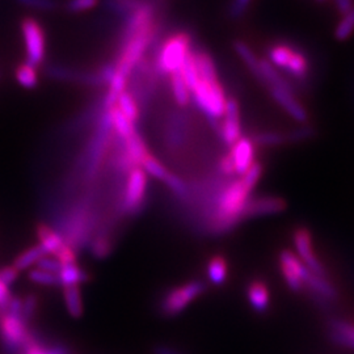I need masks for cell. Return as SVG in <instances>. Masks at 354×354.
Here are the masks:
<instances>
[{"mask_svg":"<svg viewBox=\"0 0 354 354\" xmlns=\"http://www.w3.org/2000/svg\"><path fill=\"white\" fill-rule=\"evenodd\" d=\"M254 187L250 180L241 176L223 189L218 197L212 222L215 232H226L244 219V210Z\"/></svg>","mask_w":354,"mask_h":354,"instance_id":"cell-1","label":"cell"},{"mask_svg":"<svg viewBox=\"0 0 354 354\" xmlns=\"http://www.w3.org/2000/svg\"><path fill=\"white\" fill-rule=\"evenodd\" d=\"M192 37L187 32L169 36L160 46L156 57V70L163 75L178 73L192 53Z\"/></svg>","mask_w":354,"mask_h":354,"instance_id":"cell-2","label":"cell"},{"mask_svg":"<svg viewBox=\"0 0 354 354\" xmlns=\"http://www.w3.org/2000/svg\"><path fill=\"white\" fill-rule=\"evenodd\" d=\"M190 93L197 104V106L210 120L222 118L226 109L227 96L218 80L198 79L197 83L190 89Z\"/></svg>","mask_w":354,"mask_h":354,"instance_id":"cell-3","label":"cell"},{"mask_svg":"<svg viewBox=\"0 0 354 354\" xmlns=\"http://www.w3.org/2000/svg\"><path fill=\"white\" fill-rule=\"evenodd\" d=\"M268 61L276 68L285 70L297 79H304L310 71V62L304 51L288 42H276L268 49Z\"/></svg>","mask_w":354,"mask_h":354,"instance_id":"cell-4","label":"cell"},{"mask_svg":"<svg viewBox=\"0 0 354 354\" xmlns=\"http://www.w3.org/2000/svg\"><path fill=\"white\" fill-rule=\"evenodd\" d=\"M28 329V322L20 315L3 313L0 315V339L10 351H20L33 340Z\"/></svg>","mask_w":354,"mask_h":354,"instance_id":"cell-5","label":"cell"},{"mask_svg":"<svg viewBox=\"0 0 354 354\" xmlns=\"http://www.w3.org/2000/svg\"><path fill=\"white\" fill-rule=\"evenodd\" d=\"M205 291L203 281H190L168 291L162 301L160 310L165 317H176L181 314L194 299H197Z\"/></svg>","mask_w":354,"mask_h":354,"instance_id":"cell-6","label":"cell"},{"mask_svg":"<svg viewBox=\"0 0 354 354\" xmlns=\"http://www.w3.org/2000/svg\"><path fill=\"white\" fill-rule=\"evenodd\" d=\"M147 194V175L140 167L127 172V184L122 197V212L127 215L140 213Z\"/></svg>","mask_w":354,"mask_h":354,"instance_id":"cell-7","label":"cell"},{"mask_svg":"<svg viewBox=\"0 0 354 354\" xmlns=\"http://www.w3.org/2000/svg\"><path fill=\"white\" fill-rule=\"evenodd\" d=\"M21 35L26 45V62L37 67L44 62L46 54L44 29L36 19L26 17L21 21Z\"/></svg>","mask_w":354,"mask_h":354,"instance_id":"cell-8","label":"cell"},{"mask_svg":"<svg viewBox=\"0 0 354 354\" xmlns=\"http://www.w3.org/2000/svg\"><path fill=\"white\" fill-rule=\"evenodd\" d=\"M292 241L297 250V256L304 263V266L317 276L326 277V269L317 260L310 231L304 227L297 228L292 234Z\"/></svg>","mask_w":354,"mask_h":354,"instance_id":"cell-9","label":"cell"},{"mask_svg":"<svg viewBox=\"0 0 354 354\" xmlns=\"http://www.w3.org/2000/svg\"><path fill=\"white\" fill-rule=\"evenodd\" d=\"M279 269L282 277L291 290L299 291L304 288V276L307 268L298 259V256L291 251H281L279 253Z\"/></svg>","mask_w":354,"mask_h":354,"instance_id":"cell-10","label":"cell"},{"mask_svg":"<svg viewBox=\"0 0 354 354\" xmlns=\"http://www.w3.org/2000/svg\"><path fill=\"white\" fill-rule=\"evenodd\" d=\"M221 136L228 146H232L241 138V113L238 102L232 97L227 99L223 121L221 125Z\"/></svg>","mask_w":354,"mask_h":354,"instance_id":"cell-11","label":"cell"},{"mask_svg":"<svg viewBox=\"0 0 354 354\" xmlns=\"http://www.w3.org/2000/svg\"><path fill=\"white\" fill-rule=\"evenodd\" d=\"M254 146L253 140L245 137H241L231 146V152L228 155L234 163L236 175L243 176L254 165Z\"/></svg>","mask_w":354,"mask_h":354,"instance_id":"cell-12","label":"cell"},{"mask_svg":"<svg viewBox=\"0 0 354 354\" xmlns=\"http://www.w3.org/2000/svg\"><path fill=\"white\" fill-rule=\"evenodd\" d=\"M272 97L279 106L297 122L304 124L308 120V113L304 105L297 100L291 88H269Z\"/></svg>","mask_w":354,"mask_h":354,"instance_id":"cell-13","label":"cell"},{"mask_svg":"<svg viewBox=\"0 0 354 354\" xmlns=\"http://www.w3.org/2000/svg\"><path fill=\"white\" fill-rule=\"evenodd\" d=\"M286 201L279 197H259L253 198L247 203L244 210V218L261 216V215L279 214L286 209Z\"/></svg>","mask_w":354,"mask_h":354,"instance_id":"cell-14","label":"cell"},{"mask_svg":"<svg viewBox=\"0 0 354 354\" xmlns=\"http://www.w3.org/2000/svg\"><path fill=\"white\" fill-rule=\"evenodd\" d=\"M36 234H37L38 244L44 248V251L46 252V254L53 256L55 259L68 245L64 241V236H62L61 232H58L57 230L51 228L50 226H48L45 223L38 225Z\"/></svg>","mask_w":354,"mask_h":354,"instance_id":"cell-15","label":"cell"},{"mask_svg":"<svg viewBox=\"0 0 354 354\" xmlns=\"http://www.w3.org/2000/svg\"><path fill=\"white\" fill-rule=\"evenodd\" d=\"M122 151L125 153L127 162H129V165H131V168L140 167L146 155L150 153L146 142L137 130L127 140H124Z\"/></svg>","mask_w":354,"mask_h":354,"instance_id":"cell-16","label":"cell"},{"mask_svg":"<svg viewBox=\"0 0 354 354\" xmlns=\"http://www.w3.org/2000/svg\"><path fill=\"white\" fill-rule=\"evenodd\" d=\"M248 302L257 313H266L270 304V292L263 281L254 279L247 288Z\"/></svg>","mask_w":354,"mask_h":354,"instance_id":"cell-17","label":"cell"},{"mask_svg":"<svg viewBox=\"0 0 354 354\" xmlns=\"http://www.w3.org/2000/svg\"><path fill=\"white\" fill-rule=\"evenodd\" d=\"M105 112L108 114L112 131H114L115 136L122 142L127 140L137 130L136 125L133 122H130L115 105H113L112 108H109Z\"/></svg>","mask_w":354,"mask_h":354,"instance_id":"cell-18","label":"cell"},{"mask_svg":"<svg viewBox=\"0 0 354 354\" xmlns=\"http://www.w3.org/2000/svg\"><path fill=\"white\" fill-rule=\"evenodd\" d=\"M304 286H308L311 290L317 294L322 298L326 299H336L337 291L329 283L326 277L317 276L315 273L306 270L304 276Z\"/></svg>","mask_w":354,"mask_h":354,"instance_id":"cell-19","label":"cell"},{"mask_svg":"<svg viewBox=\"0 0 354 354\" xmlns=\"http://www.w3.org/2000/svg\"><path fill=\"white\" fill-rule=\"evenodd\" d=\"M58 281H59V286L66 288V286H80L82 283L87 282L89 276L75 264H66L61 266V270L58 272Z\"/></svg>","mask_w":354,"mask_h":354,"instance_id":"cell-20","label":"cell"},{"mask_svg":"<svg viewBox=\"0 0 354 354\" xmlns=\"http://www.w3.org/2000/svg\"><path fill=\"white\" fill-rule=\"evenodd\" d=\"M44 256H46V252L44 251V248L39 244H36V245L26 248L23 252L19 253L16 256V259L13 260L12 266L16 270L23 272L26 269H30L32 266H37L38 261Z\"/></svg>","mask_w":354,"mask_h":354,"instance_id":"cell-21","label":"cell"},{"mask_svg":"<svg viewBox=\"0 0 354 354\" xmlns=\"http://www.w3.org/2000/svg\"><path fill=\"white\" fill-rule=\"evenodd\" d=\"M330 336L336 342H339L342 346L354 349V324L335 320L330 323Z\"/></svg>","mask_w":354,"mask_h":354,"instance_id":"cell-22","label":"cell"},{"mask_svg":"<svg viewBox=\"0 0 354 354\" xmlns=\"http://www.w3.org/2000/svg\"><path fill=\"white\" fill-rule=\"evenodd\" d=\"M114 105H115V106L122 112V114L127 117V120H129L130 122H133L134 125L140 121V105H138V102H137L134 95H133L131 92L124 91V92L118 96V99H117V102H115Z\"/></svg>","mask_w":354,"mask_h":354,"instance_id":"cell-23","label":"cell"},{"mask_svg":"<svg viewBox=\"0 0 354 354\" xmlns=\"http://www.w3.org/2000/svg\"><path fill=\"white\" fill-rule=\"evenodd\" d=\"M228 277V266L223 256L216 254L207 263V279L216 286L223 285Z\"/></svg>","mask_w":354,"mask_h":354,"instance_id":"cell-24","label":"cell"},{"mask_svg":"<svg viewBox=\"0 0 354 354\" xmlns=\"http://www.w3.org/2000/svg\"><path fill=\"white\" fill-rule=\"evenodd\" d=\"M64 306L67 308V313L73 317H82L83 315V298L80 286H66L64 288Z\"/></svg>","mask_w":354,"mask_h":354,"instance_id":"cell-25","label":"cell"},{"mask_svg":"<svg viewBox=\"0 0 354 354\" xmlns=\"http://www.w3.org/2000/svg\"><path fill=\"white\" fill-rule=\"evenodd\" d=\"M234 50L241 58V62L247 66V68L252 73L253 75H257L260 58H257V55L251 49V46L247 42L241 41V39H236L234 42Z\"/></svg>","mask_w":354,"mask_h":354,"instance_id":"cell-26","label":"cell"},{"mask_svg":"<svg viewBox=\"0 0 354 354\" xmlns=\"http://www.w3.org/2000/svg\"><path fill=\"white\" fill-rule=\"evenodd\" d=\"M171 89H172V95L174 99L176 102L177 105L180 106H187L192 99V93L190 89L185 80L183 79V76L180 73H175L171 75Z\"/></svg>","mask_w":354,"mask_h":354,"instance_id":"cell-27","label":"cell"},{"mask_svg":"<svg viewBox=\"0 0 354 354\" xmlns=\"http://www.w3.org/2000/svg\"><path fill=\"white\" fill-rule=\"evenodd\" d=\"M16 80L17 83L26 89H33L37 87L38 74L37 67L32 66V64L24 62V64H19L16 68Z\"/></svg>","mask_w":354,"mask_h":354,"instance_id":"cell-28","label":"cell"},{"mask_svg":"<svg viewBox=\"0 0 354 354\" xmlns=\"http://www.w3.org/2000/svg\"><path fill=\"white\" fill-rule=\"evenodd\" d=\"M140 168L146 172V175L153 177L156 180H160V181H165L167 177L169 176V171L165 168L163 163L155 158L151 153L146 155V158L143 159Z\"/></svg>","mask_w":354,"mask_h":354,"instance_id":"cell-29","label":"cell"},{"mask_svg":"<svg viewBox=\"0 0 354 354\" xmlns=\"http://www.w3.org/2000/svg\"><path fill=\"white\" fill-rule=\"evenodd\" d=\"M335 38L337 41H346L354 35V7L346 13L342 15L340 21L336 24L335 28Z\"/></svg>","mask_w":354,"mask_h":354,"instance_id":"cell-30","label":"cell"},{"mask_svg":"<svg viewBox=\"0 0 354 354\" xmlns=\"http://www.w3.org/2000/svg\"><path fill=\"white\" fill-rule=\"evenodd\" d=\"M29 279L36 283V285H41V286H49V288H57L59 286V281H58V276L53 274L49 272L41 270L38 268H35L29 272Z\"/></svg>","mask_w":354,"mask_h":354,"instance_id":"cell-31","label":"cell"},{"mask_svg":"<svg viewBox=\"0 0 354 354\" xmlns=\"http://www.w3.org/2000/svg\"><path fill=\"white\" fill-rule=\"evenodd\" d=\"M288 136L274 133V131H268V133H260L254 137L253 143L260 145V146H279L285 142H288Z\"/></svg>","mask_w":354,"mask_h":354,"instance_id":"cell-32","label":"cell"},{"mask_svg":"<svg viewBox=\"0 0 354 354\" xmlns=\"http://www.w3.org/2000/svg\"><path fill=\"white\" fill-rule=\"evenodd\" d=\"M111 238L108 235L96 236V239L92 243V253L96 257H105L111 252Z\"/></svg>","mask_w":354,"mask_h":354,"instance_id":"cell-33","label":"cell"},{"mask_svg":"<svg viewBox=\"0 0 354 354\" xmlns=\"http://www.w3.org/2000/svg\"><path fill=\"white\" fill-rule=\"evenodd\" d=\"M21 6L36 11H53L57 7L55 0H16Z\"/></svg>","mask_w":354,"mask_h":354,"instance_id":"cell-34","label":"cell"},{"mask_svg":"<svg viewBox=\"0 0 354 354\" xmlns=\"http://www.w3.org/2000/svg\"><path fill=\"white\" fill-rule=\"evenodd\" d=\"M165 185L172 190L177 196H185L188 193L187 189V185L180 178V177L175 175V174H169V176L167 177V180L165 181Z\"/></svg>","mask_w":354,"mask_h":354,"instance_id":"cell-35","label":"cell"},{"mask_svg":"<svg viewBox=\"0 0 354 354\" xmlns=\"http://www.w3.org/2000/svg\"><path fill=\"white\" fill-rule=\"evenodd\" d=\"M61 266H61V263H59L55 257L46 254V256H44V257L38 261L36 268L41 269V270L53 273V274H58V272L61 270Z\"/></svg>","mask_w":354,"mask_h":354,"instance_id":"cell-36","label":"cell"},{"mask_svg":"<svg viewBox=\"0 0 354 354\" xmlns=\"http://www.w3.org/2000/svg\"><path fill=\"white\" fill-rule=\"evenodd\" d=\"M253 0H231L230 3V16L234 19H239L244 16L250 6L252 4Z\"/></svg>","mask_w":354,"mask_h":354,"instance_id":"cell-37","label":"cell"},{"mask_svg":"<svg viewBox=\"0 0 354 354\" xmlns=\"http://www.w3.org/2000/svg\"><path fill=\"white\" fill-rule=\"evenodd\" d=\"M37 310V298L35 295H28L26 299H21V315L26 322L35 317Z\"/></svg>","mask_w":354,"mask_h":354,"instance_id":"cell-38","label":"cell"},{"mask_svg":"<svg viewBox=\"0 0 354 354\" xmlns=\"http://www.w3.org/2000/svg\"><path fill=\"white\" fill-rule=\"evenodd\" d=\"M99 0H68L67 8L71 12H84L97 6Z\"/></svg>","mask_w":354,"mask_h":354,"instance_id":"cell-39","label":"cell"},{"mask_svg":"<svg viewBox=\"0 0 354 354\" xmlns=\"http://www.w3.org/2000/svg\"><path fill=\"white\" fill-rule=\"evenodd\" d=\"M19 274L20 272L16 270L12 266H3L0 268V282L4 283L7 288H10L17 281Z\"/></svg>","mask_w":354,"mask_h":354,"instance_id":"cell-40","label":"cell"},{"mask_svg":"<svg viewBox=\"0 0 354 354\" xmlns=\"http://www.w3.org/2000/svg\"><path fill=\"white\" fill-rule=\"evenodd\" d=\"M12 299L10 288H7L4 283L0 282V311H6L7 306L10 304V301Z\"/></svg>","mask_w":354,"mask_h":354,"instance_id":"cell-41","label":"cell"},{"mask_svg":"<svg viewBox=\"0 0 354 354\" xmlns=\"http://www.w3.org/2000/svg\"><path fill=\"white\" fill-rule=\"evenodd\" d=\"M219 168L221 171L225 174V175H234L235 174V168H234V163L230 158V155H226L221 159V163H219Z\"/></svg>","mask_w":354,"mask_h":354,"instance_id":"cell-42","label":"cell"},{"mask_svg":"<svg viewBox=\"0 0 354 354\" xmlns=\"http://www.w3.org/2000/svg\"><path fill=\"white\" fill-rule=\"evenodd\" d=\"M335 1H336V8L340 15L351 11L354 7L353 0H335Z\"/></svg>","mask_w":354,"mask_h":354,"instance_id":"cell-43","label":"cell"},{"mask_svg":"<svg viewBox=\"0 0 354 354\" xmlns=\"http://www.w3.org/2000/svg\"><path fill=\"white\" fill-rule=\"evenodd\" d=\"M155 354H183L177 351H174L171 348H167V346H160L158 349H155Z\"/></svg>","mask_w":354,"mask_h":354,"instance_id":"cell-44","label":"cell"}]
</instances>
